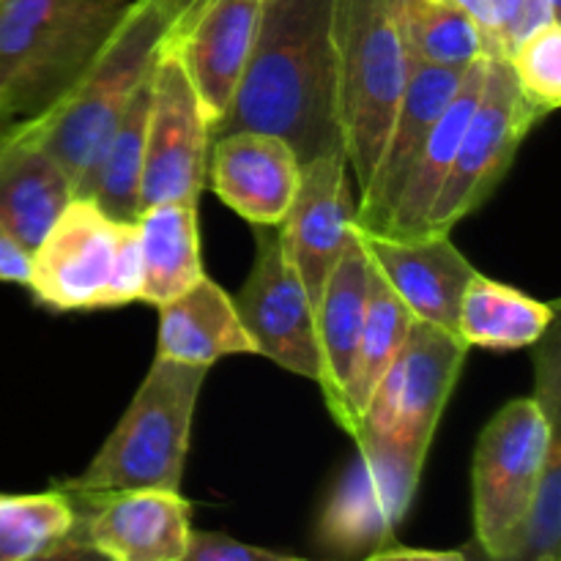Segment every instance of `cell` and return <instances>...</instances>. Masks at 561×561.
Masks as SVG:
<instances>
[{"mask_svg":"<svg viewBox=\"0 0 561 561\" xmlns=\"http://www.w3.org/2000/svg\"><path fill=\"white\" fill-rule=\"evenodd\" d=\"M272 131L299 162L343 151L334 96V0H263L250 66L211 140Z\"/></svg>","mask_w":561,"mask_h":561,"instance_id":"1","label":"cell"},{"mask_svg":"<svg viewBox=\"0 0 561 561\" xmlns=\"http://www.w3.org/2000/svg\"><path fill=\"white\" fill-rule=\"evenodd\" d=\"M168 22L159 0H131L113 36L85 66L75 85L25 129L64 164L75 197L91 179L110 135L137 88L151 77Z\"/></svg>","mask_w":561,"mask_h":561,"instance_id":"2","label":"cell"},{"mask_svg":"<svg viewBox=\"0 0 561 561\" xmlns=\"http://www.w3.org/2000/svg\"><path fill=\"white\" fill-rule=\"evenodd\" d=\"M131 0H0V104L47 113L96 58Z\"/></svg>","mask_w":561,"mask_h":561,"instance_id":"3","label":"cell"},{"mask_svg":"<svg viewBox=\"0 0 561 561\" xmlns=\"http://www.w3.org/2000/svg\"><path fill=\"white\" fill-rule=\"evenodd\" d=\"M537 351V394L510 400L480 433L474 453V529L488 559L499 561L524 520L559 427V327Z\"/></svg>","mask_w":561,"mask_h":561,"instance_id":"4","label":"cell"},{"mask_svg":"<svg viewBox=\"0 0 561 561\" xmlns=\"http://www.w3.org/2000/svg\"><path fill=\"white\" fill-rule=\"evenodd\" d=\"M208 367L157 356L129 409L80 477L60 482L69 496L179 491L192 420Z\"/></svg>","mask_w":561,"mask_h":561,"instance_id":"5","label":"cell"},{"mask_svg":"<svg viewBox=\"0 0 561 561\" xmlns=\"http://www.w3.org/2000/svg\"><path fill=\"white\" fill-rule=\"evenodd\" d=\"M409 71L411 58L394 27L389 0H334L340 142L359 195L381 157Z\"/></svg>","mask_w":561,"mask_h":561,"instance_id":"6","label":"cell"},{"mask_svg":"<svg viewBox=\"0 0 561 561\" xmlns=\"http://www.w3.org/2000/svg\"><path fill=\"white\" fill-rule=\"evenodd\" d=\"M469 345L460 334L414 321L403 348L373 389L359 422L356 447L389 449L425 463Z\"/></svg>","mask_w":561,"mask_h":561,"instance_id":"7","label":"cell"},{"mask_svg":"<svg viewBox=\"0 0 561 561\" xmlns=\"http://www.w3.org/2000/svg\"><path fill=\"white\" fill-rule=\"evenodd\" d=\"M537 121H542V115L520 93L507 60L488 58L480 99L460 137L442 192L427 214L425 233H453L460 219L474 214L496 192Z\"/></svg>","mask_w":561,"mask_h":561,"instance_id":"8","label":"cell"},{"mask_svg":"<svg viewBox=\"0 0 561 561\" xmlns=\"http://www.w3.org/2000/svg\"><path fill=\"white\" fill-rule=\"evenodd\" d=\"M211 124L190 77L170 49H159L151 75L140 211L157 203H197L208 181Z\"/></svg>","mask_w":561,"mask_h":561,"instance_id":"9","label":"cell"},{"mask_svg":"<svg viewBox=\"0 0 561 561\" xmlns=\"http://www.w3.org/2000/svg\"><path fill=\"white\" fill-rule=\"evenodd\" d=\"M255 266L233 296V307L255 354L277 362L283 370L321 381V354L316 334V305L283 252L277 228L257 225Z\"/></svg>","mask_w":561,"mask_h":561,"instance_id":"10","label":"cell"},{"mask_svg":"<svg viewBox=\"0 0 561 561\" xmlns=\"http://www.w3.org/2000/svg\"><path fill=\"white\" fill-rule=\"evenodd\" d=\"M121 222L91 197H71L42 244L31 252L27 288L55 312L104 310Z\"/></svg>","mask_w":561,"mask_h":561,"instance_id":"11","label":"cell"},{"mask_svg":"<svg viewBox=\"0 0 561 561\" xmlns=\"http://www.w3.org/2000/svg\"><path fill=\"white\" fill-rule=\"evenodd\" d=\"M425 463L389 449L359 447L329 496L318 535L337 553H376L394 540V529L420 488Z\"/></svg>","mask_w":561,"mask_h":561,"instance_id":"12","label":"cell"},{"mask_svg":"<svg viewBox=\"0 0 561 561\" xmlns=\"http://www.w3.org/2000/svg\"><path fill=\"white\" fill-rule=\"evenodd\" d=\"M348 170L343 151L321 153L301 164L296 195L277 225L285 257L305 283L312 305H318L334 263L354 236L356 203L348 190Z\"/></svg>","mask_w":561,"mask_h":561,"instance_id":"13","label":"cell"},{"mask_svg":"<svg viewBox=\"0 0 561 561\" xmlns=\"http://www.w3.org/2000/svg\"><path fill=\"white\" fill-rule=\"evenodd\" d=\"M356 230L373 268L414 316L458 334V312L463 290L477 268L453 244L449 233L387 236Z\"/></svg>","mask_w":561,"mask_h":561,"instance_id":"14","label":"cell"},{"mask_svg":"<svg viewBox=\"0 0 561 561\" xmlns=\"http://www.w3.org/2000/svg\"><path fill=\"white\" fill-rule=\"evenodd\" d=\"M463 75L466 71L438 69V66L411 60L409 82H405L398 113H394L387 140H383L381 157L373 170L370 184L356 203V228L383 233L427 135L436 126L449 99L455 96Z\"/></svg>","mask_w":561,"mask_h":561,"instance_id":"15","label":"cell"},{"mask_svg":"<svg viewBox=\"0 0 561 561\" xmlns=\"http://www.w3.org/2000/svg\"><path fill=\"white\" fill-rule=\"evenodd\" d=\"M301 162L272 131H228L208 148V179L228 208L247 222L277 228L299 186Z\"/></svg>","mask_w":561,"mask_h":561,"instance_id":"16","label":"cell"},{"mask_svg":"<svg viewBox=\"0 0 561 561\" xmlns=\"http://www.w3.org/2000/svg\"><path fill=\"white\" fill-rule=\"evenodd\" d=\"M69 496V493H66ZM88 542L110 561H179L190 548L192 507L179 491L71 496Z\"/></svg>","mask_w":561,"mask_h":561,"instance_id":"17","label":"cell"},{"mask_svg":"<svg viewBox=\"0 0 561 561\" xmlns=\"http://www.w3.org/2000/svg\"><path fill=\"white\" fill-rule=\"evenodd\" d=\"M263 0H208L179 42L164 49L190 77L208 124H217L239 93L261 25Z\"/></svg>","mask_w":561,"mask_h":561,"instance_id":"18","label":"cell"},{"mask_svg":"<svg viewBox=\"0 0 561 561\" xmlns=\"http://www.w3.org/2000/svg\"><path fill=\"white\" fill-rule=\"evenodd\" d=\"M71 197L75 184L64 164L20 121L0 142V225L33 252Z\"/></svg>","mask_w":561,"mask_h":561,"instance_id":"19","label":"cell"},{"mask_svg":"<svg viewBox=\"0 0 561 561\" xmlns=\"http://www.w3.org/2000/svg\"><path fill=\"white\" fill-rule=\"evenodd\" d=\"M373 263L362 250L356 230L334 263L323 294L316 305L318 354H321V387L334 422L345 431V392L351 381L356 343L370 301Z\"/></svg>","mask_w":561,"mask_h":561,"instance_id":"20","label":"cell"},{"mask_svg":"<svg viewBox=\"0 0 561 561\" xmlns=\"http://www.w3.org/2000/svg\"><path fill=\"white\" fill-rule=\"evenodd\" d=\"M157 310V356L211 367L222 356L255 354V345L233 307V296L225 294L214 279L203 277Z\"/></svg>","mask_w":561,"mask_h":561,"instance_id":"21","label":"cell"},{"mask_svg":"<svg viewBox=\"0 0 561 561\" xmlns=\"http://www.w3.org/2000/svg\"><path fill=\"white\" fill-rule=\"evenodd\" d=\"M485 60L480 58L466 69L463 80H460L458 91L449 99L444 113L438 115L436 126L427 135L425 146H422L420 157H416L414 168H411L409 181L403 186L398 206H394L392 217H389L383 233L387 236H422L425 233L427 214H431L433 203H436L438 192H442L444 179L449 173L458 142L463 137L466 124H469L471 113L480 99L482 80H485Z\"/></svg>","mask_w":561,"mask_h":561,"instance_id":"22","label":"cell"},{"mask_svg":"<svg viewBox=\"0 0 561 561\" xmlns=\"http://www.w3.org/2000/svg\"><path fill=\"white\" fill-rule=\"evenodd\" d=\"M142 257V301L162 307L201 283L197 203L170 201L142 208L135 219Z\"/></svg>","mask_w":561,"mask_h":561,"instance_id":"23","label":"cell"},{"mask_svg":"<svg viewBox=\"0 0 561 561\" xmlns=\"http://www.w3.org/2000/svg\"><path fill=\"white\" fill-rule=\"evenodd\" d=\"M557 307L477 272L460 299L458 334L469 348L520 351L546 337Z\"/></svg>","mask_w":561,"mask_h":561,"instance_id":"24","label":"cell"},{"mask_svg":"<svg viewBox=\"0 0 561 561\" xmlns=\"http://www.w3.org/2000/svg\"><path fill=\"white\" fill-rule=\"evenodd\" d=\"M389 11L416 64L466 71L491 55L482 27L455 0H389Z\"/></svg>","mask_w":561,"mask_h":561,"instance_id":"25","label":"cell"},{"mask_svg":"<svg viewBox=\"0 0 561 561\" xmlns=\"http://www.w3.org/2000/svg\"><path fill=\"white\" fill-rule=\"evenodd\" d=\"M148 110H151V77L137 88L131 102L126 104L91 179L77 195L91 197L115 222H135L140 217V175L142 153H146Z\"/></svg>","mask_w":561,"mask_h":561,"instance_id":"26","label":"cell"},{"mask_svg":"<svg viewBox=\"0 0 561 561\" xmlns=\"http://www.w3.org/2000/svg\"><path fill=\"white\" fill-rule=\"evenodd\" d=\"M411 323H414V316L405 310L403 301L392 294L381 274L373 268L370 301H367V316L362 323L354 365H351L348 392H345V433H351V436L356 433V422H359L373 389L403 348Z\"/></svg>","mask_w":561,"mask_h":561,"instance_id":"27","label":"cell"},{"mask_svg":"<svg viewBox=\"0 0 561 561\" xmlns=\"http://www.w3.org/2000/svg\"><path fill=\"white\" fill-rule=\"evenodd\" d=\"M77 504L64 491L0 496V561H27L47 553L75 531Z\"/></svg>","mask_w":561,"mask_h":561,"instance_id":"28","label":"cell"},{"mask_svg":"<svg viewBox=\"0 0 561 561\" xmlns=\"http://www.w3.org/2000/svg\"><path fill=\"white\" fill-rule=\"evenodd\" d=\"M561 546V433L548 447L546 466L524 520L499 561H559Z\"/></svg>","mask_w":561,"mask_h":561,"instance_id":"29","label":"cell"},{"mask_svg":"<svg viewBox=\"0 0 561 561\" xmlns=\"http://www.w3.org/2000/svg\"><path fill=\"white\" fill-rule=\"evenodd\" d=\"M510 64L520 93L531 107L546 118L561 104V27L559 20L546 22L526 33L513 53L504 58Z\"/></svg>","mask_w":561,"mask_h":561,"instance_id":"30","label":"cell"},{"mask_svg":"<svg viewBox=\"0 0 561 561\" xmlns=\"http://www.w3.org/2000/svg\"><path fill=\"white\" fill-rule=\"evenodd\" d=\"M488 38V58H507L515 44L546 22L559 20L553 0H455Z\"/></svg>","mask_w":561,"mask_h":561,"instance_id":"31","label":"cell"},{"mask_svg":"<svg viewBox=\"0 0 561 561\" xmlns=\"http://www.w3.org/2000/svg\"><path fill=\"white\" fill-rule=\"evenodd\" d=\"M135 301H142L140 241H137L135 222H121L113 277H110L107 294H104V310L135 305Z\"/></svg>","mask_w":561,"mask_h":561,"instance_id":"32","label":"cell"},{"mask_svg":"<svg viewBox=\"0 0 561 561\" xmlns=\"http://www.w3.org/2000/svg\"><path fill=\"white\" fill-rule=\"evenodd\" d=\"M179 561H283V553L247 546L211 531H192L190 548Z\"/></svg>","mask_w":561,"mask_h":561,"instance_id":"33","label":"cell"},{"mask_svg":"<svg viewBox=\"0 0 561 561\" xmlns=\"http://www.w3.org/2000/svg\"><path fill=\"white\" fill-rule=\"evenodd\" d=\"M31 274V252L22 250L14 236L0 225V283L27 285Z\"/></svg>","mask_w":561,"mask_h":561,"instance_id":"34","label":"cell"},{"mask_svg":"<svg viewBox=\"0 0 561 561\" xmlns=\"http://www.w3.org/2000/svg\"><path fill=\"white\" fill-rule=\"evenodd\" d=\"M208 5V0H159V9H162L164 22H168V33H164L162 47L179 42L186 33V27L197 20L203 9Z\"/></svg>","mask_w":561,"mask_h":561,"instance_id":"35","label":"cell"},{"mask_svg":"<svg viewBox=\"0 0 561 561\" xmlns=\"http://www.w3.org/2000/svg\"><path fill=\"white\" fill-rule=\"evenodd\" d=\"M77 513H80V510H77ZM27 561H110V559L104 557V553H99L96 548L88 542L85 531H82V520L77 518L75 531H71L64 542L49 548V551L42 553V557L27 559Z\"/></svg>","mask_w":561,"mask_h":561,"instance_id":"36","label":"cell"},{"mask_svg":"<svg viewBox=\"0 0 561 561\" xmlns=\"http://www.w3.org/2000/svg\"><path fill=\"white\" fill-rule=\"evenodd\" d=\"M362 561H466L460 551H420V548H381Z\"/></svg>","mask_w":561,"mask_h":561,"instance_id":"37","label":"cell"},{"mask_svg":"<svg viewBox=\"0 0 561 561\" xmlns=\"http://www.w3.org/2000/svg\"><path fill=\"white\" fill-rule=\"evenodd\" d=\"M16 124H20V121H16L14 115H11L9 110H5L3 104H0V142H3L5 137L11 135V131H14V126H16Z\"/></svg>","mask_w":561,"mask_h":561,"instance_id":"38","label":"cell"},{"mask_svg":"<svg viewBox=\"0 0 561 561\" xmlns=\"http://www.w3.org/2000/svg\"><path fill=\"white\" fill-rule=\"evenodd\" d=\"M283 561H305V559H294V557H283Z\"/></svg>","mask_w":561,"mask_h":561,"instance_id":"39","label":"cell"},{"mask_svg":"<svg viewBox=\"0 0 561 561\" xmlns=\"http://www.w3.org/2000/svg\"><path fill=\"white\" fill-rule=\"evenodd\" d=\"M553 3H557V5H559V0H553Z\"/></svg>","mask_w":561,"mask_h":561,"instance_id":"40","label":"cell"}]
</instances>
